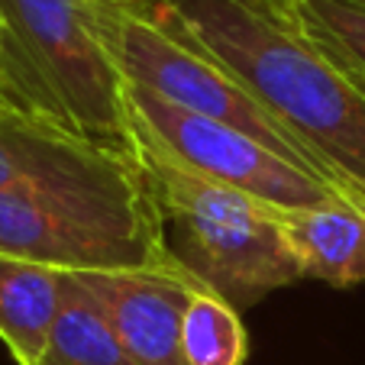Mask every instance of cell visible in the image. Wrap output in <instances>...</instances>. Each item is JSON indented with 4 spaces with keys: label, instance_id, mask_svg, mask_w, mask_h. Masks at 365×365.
Returning <instances> with one entry per match:
<instances>
[{
    "label": "cell",
    "instance_id": "obj_10",
    "mask_svg": "<svg viewBox=\"0 0 365 365\" xmlns=\"http://www.w3.org/2000/svg\"><path fill=\"white\" fill-rule=\"evenodd\" d=\"M110 159H117V152L48 130L16 110L0 113V191L56 185L94 172Z\"/></svg>",
    "mask_w": 365,
    "mask_h": 365
},
{
    "label": "cell",
    "instance_id": "obj_13",
    "mask_svg": "<svg viewBox=\"0 0 365 365\" xmlns=\"http://www.w3.org/2000/svg\"><path fill=\"white\" fill-rule=\"evenodd\" d=\"M249 352L246 327L214 291L194 288L181 317V356L185 365H242Z\"/></svg>",
    "mask_w": 365,
    "mask_h": 365
},
{
    "label": "cell",
    "instance_id": "obj_5",
    "mask_svg": "<svg viewBox=\"0 0 365 365\" xmlns=\"http://www.w3.org/2000/svg\"><path fill=\"white\" fill-rule=\"evenodd\" d=\"M94 10L103 42L110 48L123 81L162 97L172 107L233 126L269 145L282 159L301 165L304 172L324 178L294 145V139L259 107V101L187 36L155 23L143 7H113L94 0Z\"/></svg>",
    "mask_w": 365,
    "mask_h": 365
},
{
    "label": "cell",
    "instance_id": "obj_2",
    "mask_svg": "<svg viewBox=\"0 0 365 365\" xmlns=\"http://www.w3.org/2000/svg\"><path fill=\"white\" fill-rule=\"evenodd\" d=\"M0 94L48 130L136 155L126 81L94 0H0Z\"/></svg>",
    "mask_w": 365,
    "mask_h": 365
},
{
    "label": "cell",
    "instance_id": "obj_6",
    "mask_svg": "<svg viewBox=\"0 0 365 365\" xmlns=\"http://www.w3.org/2000/svg\"><path fill=\"white\" fill-rule=\"evenodd\" d=\"M126 103L136 149L155 152L197 178L217 181L272 207H324L346 200L333 185L282 159L259 139L227 123L172 107L130 81Z\"/></svg>",
    "mask_w": 365,
    "mask_h": 365
},
{
    "label": "cell",
    "instance_id": "obj_18",
    "mask_svg": "<svg viewBox=\"0 0 365 365\" xmlns=\"http://www.w3.org/2000/svg\"><path fill=\"white\" fill-rule=\"evenodd\" d=\"M359 4H365V0H359Z\"/></svg>",
    "mask_w": 365,
    "mask_h": 365
},
{
    "label": "cell",
    "instance_id": "obj_4",
    "mask_svg": "<svg viewBox=\"0 0 365 365\" xmlns=\"http://www.w3.org/2000/svg\"><path fill=\"white\" fill-rule=\"evenodd\" d=\"M136 159L159 200L172 259L233 310L304 278L272 204L197 178L149 149H136Z\"/></svg>",
    "mask_w": 365,
    "mask_h": 365
},
{
    "label": "cell",
    "instance_id": "obj_15",
    "mask_svg": "<svg viewBox=\"0 0 365 365\" xmlns=\"http://www.w3.org/2000/svg\"><path fill=\"white\" fill-rule=\"evenodd\" d=\"M103 4H113V7H143L145 0H103Z\"/></svg>",
    "mask_w": 365,
    "mask_h": 365
},
{
    "label": "cell",
    "instance_id": "obj_17",
    "mask_svg": "<svg viewBox=\"0 0 365 365\" xmlns=\"http://www.w3.org/2000/svg\"><path fill=\"white\" fill-rule=\"evenodd\" d=\"M352 81H356V78H352ZM356 84H359V88H362V91H365V81H356Z\"/></svg>",
    "mask_w": 365,
    "mask_h": 365
},
{
    "label": "cell",
    "instance_id": "obj_12",
    "mask_svg": "<svg viewBox=\"0 0 365 365\" xmlns=\"http://www.w3.org/2000/svg\"><path fill=\"white\" fill-rule=\"evenodd\" d=\"M288 26L301 33L339 71L365 81V4L359 0H301Z\"/></svg>",
    "mask_w": 365,
    "mask_h": 365
},
{
    "label": "cell",
    "instance_id": "obj_3",
    "mask_svg": "<svg viewBox=\"0 0 365 365\" xmlns=\"http://www.w3.org/2000/svg\"><path fill=\"white\" fill-rule=\"evenodd\" d=\"M0 252L58 272L181 269L136 155L56 185L0 191Z\"/></svg>",
    "mask_w": 365,
    "mask_h": 365
},
{
    "label": "cell",
    "instance_id": "obj_11",
    "mask_svg": "<svg viewBox=\"0 0 365 365\" xmlns=\"http://www.w3.org/2000/svg\"><path fill=\"white\" fill-rule=\"evenodd\" d=\"M36 365H136L94 297L68 272V291L48 343Z\"/></svg>",
    "mask_w": 365,
    "mask_h": 365
},
{
    "label": "cell",
    "instance_id": "obj_14",
    "mask_svg": "<svg viewBox=\"0 0 365 365\" xmlns=\"http://www.w3.org/2000/svg\"><path fill=\"white\" fill-rule=\"evenodd\" d=\"M246 4H252V7H259L262 14L275 16V20L288 23L291 14H294V7L301 4V0H246Z\"/></svg>",
    "mask_w": 365,
    "mask_h": 365
},
{
    "label": "cell",
    "instance_id": "obj_16",
    "mask_svg": "<svg viewBox=\"0 0 365 365\" xmlns=\"http://www.w3.org/2000/svg\"><path fill=\"white\" fill-rule=\"evenodd\" d=\"M7 110H10V103L4 101V94H0V113H7Z\"/></svg>",
    "mask_w": 365,
    "mask_h": 365
},
{
    "label": "cell",
    "instance_id": "obj_1",
    "mask_svg": "<svg viewBox=\"0 0 365 365\" xmlns=\"http://www.w3.org/2000/svg\"><path fill=\"white\" fill-rule=\"evenodd\" d=\"M143 10L217 58L324 181L365 207V91L346 71L246 0H145Z\"/></svg>",
    "mask_w": 365,
    "mask_h": 365
},
{
    "label": "cell",
    "instance_id": "obj_9",
    "mask_svg": "<svg viewBox=\"0 0 365 365\" xmlns=\"http://www.w3.org/2000/svg\"><path fill=\"white\" fill-rule=\"evenodd\" d=\"M68 291V272L0 252V339L16 365H36Z\"/></svg>",
    "mask_w": 365,
    "mask_h": 365
},
{
    "label": "cell",
    "instance_id": "obj_8",
    "mask_svg": "<svg viewBox=\"0 0 365 365\" xmlns=\"http://www.w3.org/2000/svg\"><path fill=\"white\" fill-rule=\"evenodd\" d=\"M304 278L349 288L365 282V207L349 200L324 207H275Z\"/></svg>",
    "mask_w": 365,
    "mask_h": 365
},
{
    "label": "cell",
    "instance_id": "obj_7",
    "mask_svg": "<svg viewBox=\"0 0 365 365\" xmlns=\"http://www.w3.org/2000/svg\"><path fill=\"white\" fill-rule=\"evenodd\" d=\"M136 365H185L181 317L197 284L185 269L71 272Z\"/></svg>",
    "mask_w": 365,
    "mask_h": 365
}]
</instances>
